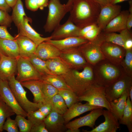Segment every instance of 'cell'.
<instances>
[{
  "mask_svg": "<svg viewBox=\"0 0 132 132\" xmlns=\"http://www.w3.org/2000/svg\"><path fill=\"white\" fill-rule=\"evenodd\" d=\"M120 65L125 73L132 77V49L126 50L124 57Z\"/></svg>",
  "mask_w": 132,
  "mask_h": 132,
  "instance_id": "cell-37",
  "label": "cell"
},
{
  "mask_svg": "<svg viewBox=\"0 0 132 132\" xmlns=\"http://www.w3.org/2000/svg\"><path fill=\"white\" fill-rule=\"evenodd\" d=\"M25 6L28 10L32 11H37L39 8L43 10L47 6L49 0H24Z\"/></svg>",
  "mask_w": 132,
  "mask_h": 132,
  "instance_id": "cell-39",
  "label": "cell"
},
{
  "mask_svg": "<svg viewBox=\"0 0 132 132\" xmlns=\"http://www.w3.org/2000/svg\"><path fill=\"white\" fill-rule=\"evenodd\" d=\"M119 122L120 124L126 125L129 132H132V103L129 96L127 98L122 117Z\"/></svg>",
  "mask_w": 132,
  "mask_h": 132,
  "instance_id": "cell-32",
  "label": "cell"
},
{
  "mask_svg": "<svg viewBox=\"0 0 132 132\" xmlns=\"http://www.w3.org/2000/svg\"><path fill=\"white\" fill-rule=\"evenodd\" d=\"M7 28L5 26H0V38L14 40L15 37L9 33Z\"/></svg>",
  "mask_w": 132,
  "mask_h": 132,
  "instance_id": "cell-46",
  "label": "cell"
},
{
  "mask_svg": "<svg viewBox=\"0 0 132 132\" xmlns=\"http://www.w3.org/2000/svg\"><path fill=\"white\" fill-rule=\"evenodd\" d=\"M73 0H68L66 3L65 4L67 8L70 11Z\"/></svg>",
  "mask_w": 132,
  "mask_h": 132,
  "instance_id": "cell-54",
  "label": "cell"
},
{
  "mask_svg": "<svg viewBox=\"0 0 132 132\" xmlns=\"http://www.w3.org/2000/svg\"><path fill=\"white\" fill-rule=\"evenodd\" d=\"M0 54L17 59L19 57V48L15 39L0 38Z\"/></svg>",
  "mask_w": 132,
  "mask_h": 132,
  "instance_id": "cell-25",
  "label": "cell"
},
{
  "mask_svg": "<svg viewBox=\"0 0 132 132\" xmlns=\"http://www.w3.org/2000/svg\"><path fill=\"white\" fill-rule=\"evenodd\" d=\"M15 120L19 132H30L33 124L29 120L26 119L24 117L20 114L16 115Z\"/></svg>",
  "mask_w": 132,
  "mask_h": 132,
  "instance_id": "cell-40",
  "label": "cell"
},
{
  "mask_svg": "<svg viewBox=\"0 0 132 132\" xmlns=\"http://www.w3.org/2000/svg\"><path fill=\"white\" fill-rule=\"evenodd\" d=\"M1 59V56L0 54V61Z\"/></svg>",
  "mask_w": 132,
  "mask_h": 132,
  "instance_id": "cell-57",
  "label": "cell"
},
{
  "mask_svg": "<svg viewBox=\"0 0 132 132\" xmlns=\"http://www.w3.org/2000/svg\"><path fill=\"white\" fill-rule=\"evenodd\" d=\"M98 25L96 23L88 25L81 29L79 33L80 37H83L84 34L91 29L96 27Z\"/></svg>",
  "mask_w": 132,
  "mask_h": 132,
  "instance_id": "cell-49",
  "label": "cell"
},
{
  "mask_svg": "<svg viewBox=\"0 0 132 132\" xmlns=\"http://www.w3.org/2000/svg\"><path fill=\"white\" fill-rule=\"evenodd\" d=\"M32 22V20L30 18L27 16H25L23 22L18 28V34L27 37L37 45L51 39L50 36L46 37H42L30 25L29 22Z\"/></svg>",
  "mask_w": 132,
  "mask_h": 132,
  "instance_id": "cell-16",
  "label": "cell"
},
{
  "mask_svg": "<svg viewBox=\"0 0 132 132\" xmlns=\"http://www.w3.org/2000/svg\"><path fill=\"white\" fill-rule=\"evenodd\" d=\"M41 80L44 82L52 85L58 89L71 90L61 76L48 74L42 76Z\"/></svg>",
  "mask_w": 132,
  "mask_h": 132,
  "instance_id": "cell-31",
  "label": "cell"
},
{
  "mask_svg": "<svg viewBox=\"0 0 132 132\" xmlns=\"http://www.w3.org/2000/svg\"><path fill=\"white\" fill-rule=\"evenodd\" d=\"M104 41L103 32H101L93 40L88 41L78 47L87 63L92 66L106 59L100 47Z\"/></svg>",
  "mask_w": 132,
  "mask_h": 132,
  "instance_id": "cell-4",
  "label": "cell"
},
{
  "mask_svg": "<svg viewBox=\"0 0 132 132\" xmlns=\"http://www.w3.org/2000/svg\"><path fill=\"white\" fill-rule=\"evenodd\" d=\"M103 108L100 106L91 105L88 102L82 104L78 102L68 108L63 116L66 124L73 118L85 112L96 109Z\"/></svg>",
  "mask_w": 132,
  "mask_h": 132,
  "instance_id": "cell-20",
  "label": "cell"
},
{
  "mask_svg": "<svg viewBox=\"0 0 132 132\" xmlns=\"http://www.w3.org/2000/svg\"><path fill=\"white\" fill-rule=\"evenodd\" d=\"M52 101V110L62 115L67 110L68 108L64 100L58 94L53 97Z\"/></svg>",
  "mask_w": 132,
  "mask_h": 132,
  "instance_id": "cell-34",
  "label": "cell"
},
{
  "mask_svg": "<svg viewBox=\"0 0 132 132\" xmlns=\"http://www.w3.org/2000/svg\"><path fill=\"white\" fill-rule=\"evenodd\" d=\"M78 99L79 102L87 101L91 105L100 106L111 110L110 103L105 95L104 87L95 84L78 97Z\"/></svg>",
  "mask_w": 132,
  "mask_h": 132,
  "instance_id": "cell-6",
  "label": "cell"
},
{
  "mask_svg": "<svg viewBox=\"0 0 132 132\" xmlns=\"http://www.w3.org/2000/svg\"><path fill=\"white\" fill-rule=\"evenodd\" d=\"M48 132H63L67 130L63 115L52 110L44 120Z\"/></svg>",
  "mask_w": 132,
  "mask_h": 132,
  "instance_id": "cell-19",
  "label": "cell"
},
{
  "mask_svg": "<svg viewBox=\"0 0 132 132\" xmlns=\"http://www.w3.org/2000/svg\"><path fill=\"white\" fill-rule=\"evenodd\" d=\"M39 104L38 109L45 117L47 116L52 110V103L51 102L45 103H38Z\"/></svg>",
  "mask_w": 132,
  "mask_h": 132,
  "instance_id": "cell-45",
  "label": "cell"
},
{
  "mask_svg": "<svg viewBox=\"0 0 132 132\" xmlns=\"http://www.w3.org/2000/svg\"><path fill=\"white\" fill-rule=\"evenodd\" d=\"M61 52L54 45L45 41L38 45L34 54L39 58L45 61L59 56Z\"/></svg>",
  "mask_w": 132,
  "mask_h": 132,
  "instance_id": "cell-24",
  "label": "cell"
},
{
  "mask_svg": "<svg viewBox=\"0 0 132 132\" xmlns=\"http://www.w3.org/2000/svg\"><path fill=\"white\" fill-rule=\"evenodd\" d=\"M42 91L45 102H48L51 101L53 97L58 94L59 89L52 85L43 81Z\"/></svg>",
  "mask_w": 132,
  "mask_h": 132,
  "instance_id": "cell-38",
  "label": "cell"
},
{
  "mask_svg": "<svg viewBox=\"0 0 132 132\" xmlns=\"http://www.w3.org/2000/svg\"><path fill=\"white\" fill-rule=\"evenodd\" d=\"M0 98L16 115H21L25 118L27 117L28 113L17 103L10 88L8 81L0 78Z\"/></svg>",
  "mask_w": 132,
  "mask_h": 132,
  "instance_id": "cell-11",
  "label": "cell"
},
{
  "mask_svg": "<svg viewBox=\"0 0 132 132\" xmlns=\"http://www.w3.org/2000/svg\"><path fill=\"white\" fill-rule=\"evenodd\" d=\"M105 59L112 64L120 65L125 54L126 50L118 45L111 43L103 42L100 46Z\"/></svg>",
  "mask_w": 132,
  "mask_h": 132,
  "instance_id": "cell-12",
  "label": "cell"
},
{
  "mask_svg": "<svg viewBox=\"0 0 132 132\" xmlns=\"http://www.w3.org/2000/svg\"><path fill=\"white\" fill-rule=\"evenodd\" d=\"M17 71L15 78L20 83L41 79L42 76L27 59L20 56L17 59Z\"/></svg>",
  "mask_w": 132,
  "mask_h": 132,
  "instance_id": "cell-10",
  "label": "cell"
},
{
  "mask_svg": "<svg viewBox=\"0 0 132 132\" xmlns=\"http://www.w3.org/2000/svg\"><path fill=\"white\" fill-rule=\"evenodd\" d=\"M30 132H48L44 121L33 125Z\"/></svg>",
  "mask_w": 132,
  "mask_h": 132,
  "instance_id": "cell-47",
  "label": "cell"
},
{
  "mask_svg": "<svg viewBox=\"0 0 132 132\" xmlns=\"http://www.w3.org/2000/svg\"><path fill=\"white\" fill-rule=\"evenodd\" d=\"M8 81L16 101L24 110L28 113L38 109L39 104L32 102L28 99L26 92L21 83L16 79L15 76L11 77Z\"/></svg>",
  "mask_w": 132,
  "mask_h": 132,
  "instance_id": "cell-8",
  "label": "cell"
},
{
  "mask_svg": "<svg viewBox=\"0 0 132 132\" xmlns=\"http://www.w3.org/2000/svg\"><path fill=\"white\" fill-rule=\"evenodd\" d=\"M47 6L48 14L44 29L46 32L50 33L60 24L61 20L69 11L65 4L60 0H49Z\"/></svg>",
  "mask_w": 132,
  "mask_h": 132,
  "instance_id": "cell-5",
  "label": "cell"
},
{
  "mask_svg": "<svg viewBox=\"0 0 132 132\" xmlns=\"http://www.w3.org/2000/svg\"><path fill=\"white\" fill-rule=\"evenodd\" d=\"M102 115L105 121L90 131L83 130L86 132H116L120 128V123L117 118L111 111L103 110Z\"/></svg>",
  "mask_w": 132,
  "mask_h": 132,
  "instance_id": "cell-17",
  "label": "cell"
},
{
  "mask_svg": "<svg viewBox=\"0 0 132 132\" xmlns=\"http://www.w3.org/2000/svg\"><path fill=\"white\" fill-rule=\"evenodd\" d=\"M15 114L12 109L0 98V132L3 131V126L7 118Z\"/></svg>",
  "mask_w": 132,
  "mask_h": 132,
  "instance_id": "cell-36",
  "label": "cell"
},
{
  "mask_svg": "<svg viewBox=\"0 0 132 132\" xmlns=\"http://www.w3.org/2000/svg\"><path fill=\"white\" fill-rule=\"evenodd\" d=\"M101 6L111 4L112 0H95Z\"/></svg>",
  "mask_w": 132,
  "mask_h": 132,
  "instance_id": "cell-52",
  "label": "cell"
},
{
  "mask_svg": "<svg viewBox=\"0 0 132 132\" xmlns=\"http://www.w3.org/2000/svg\"><path fill=\"white\" fill-rule=\"evenodd\" d=\"M123 48L125 50L132 49V37L126 40Z\"/></svg>",
  "mask_w": 132,
  "mask_h": 132,
  "instance_id": "cell-51",
  "label": "cell"
},
{
  "mask_svg": "<svg viewBox=\"0 0 132 132\" xmlns=\"http://www.w3.org/2000/svg\"><path fill=\"white\" fill-rule=\"evenodd\" d=\"M27 119L33 125H36L44 121L45 117L38 109L28 113Z\"/></svg>",
  "mask_w": 132,
  "mask_h": 132,
  "instance_id": "cell-41",
  "label": "cell"
},
{
  "mask_svg": "<svg viewBox=\"0 0 132 132\" xmlns=\"http://www.w3.org/2000/svg\"><path fill=\"white\" fill-rule=\"evenodd\" d=\"M82 69L81 71L70 69L66 74L61 76L69 88L78 97L96 84L93 66L88 63Z\"/></svg>",
  "mask_w": 132,
  "mask_h": 132,
  "instance_id": "cell-2",
  "label": "cell"
},
{
  "mask_svg": "<svg viewBox=\"0 0 132 132\" xmlns=\"http://www.w3.org/2000/svg\"><path fill=\"white\" fill-rule=\"evenodd\" d=\"M88 41L81 37L73 36L58 40L51 39L45 42L52 44L61 51H62L77 48Z\"/></svg>",
  "mask_w": 132,
  "mask_h": 132,
  "instance_id": "cell-18",
  "label": "cell"
},
{
  "mask_svg": "<svg viewBox=\"0 0 132 132\" xmlns=\"http://www.w3.org/2000/svg\"><path fill=\"white\" fill-rule=\"evenodd\" d=\"M12 22L11 16L8 12L0 9V25L7 27H9Z\"/></svg>",
  "mask_w": 132,
  "mask_h": 132,
  "instance_id": "cell-43",
  "label": "cell"
},
{
  "mask_svg": "<svg viewBox=\"0 0 132 132\" xmlns=\"http://www.w3.org/2000/svg\"><path fill=\"white\" fill-rule=\"evenodd\" d=\"M103 108H97L93 109L89 114L69 121L65 124L67 129L66 132H79V128L84 126H88L92 129L94 128L95 122L98 118L102 115Z\"/></svg>",
  "mask_w": 132,
  "mask_h": 132,
  "instance_id": "cell-9",
  "label": "cell"
},
{
  "mask_svg": "<svg viewBox=\"0 0 132 132\" xmlns=\"http://www.w3.org/2000/svg\"><path fill=\"white\" fill-rule=\"evenodd\" d=\"M102 30L100 27L97 26L87 32L82 37L89 41H92L97 37Z\"/></svg>",
  "mask_w": 132,
  "mask_h": 132,
  "instance_id": "cell-44",
  "label": "cell"
},
{
  "mask_svg": "<svg viewBox=\"0 0 132 132\" xmlns=\"http://www.w3.org/2000/svg\"><path fill=\"white\" fill-rule=\"evenodd\" d=\"M129 9L128 10L129 14L127 18L126 23V28L130 30L132 27V1L130 0L129 2Z\"/></svg>",
  "mask_w": 132,
  "mask_h": 132,
  "instance_id": "cell-48",
  "label": "cell"
},
{
  "mask_svg": "<svg viewBox=\"0 0 132 132\" xmlns=\"http://www.w3.org/2000/svg\"><path fill=\"white\" fill-rule=\"evenodd\" d=\"M129 14L128 10L121 11L118 15L107 24L103 30L104 32H120L126 29V21Z\"/></svg>",
  "mask_w": 132,
  "mask_h": 132,
  "instance_id": "cell-23",
  "label": "cell"
},
{
  "mask_svg": "<svg viewBox=\"0 0 132 132\" xmlns=\"http://www.w3.org/2000/svg\"><path fill=\"white\" fill-rule=\"evenodd\" d=\"M117 33L115 32H103L104 41L110 42L123 47L125 43L128 39L132 37V34L126 28Z\"/></svg>",
  "mask_w": 132,
  "mask_h": 132,
  "instance_id": "cell-28",
  "label": "cell"
},
{
  "mask_svg": "<svg viewBox=\"0 0 132 132\" xmlns=\"http://www.w3.org/2000/svg\"><path fill=\"white\" fill-rule=\"evenodd\" d=\"M2 129L8 132H19L18 128L15 120L8 117L3 125Z\"/></svg>",
  "mask_w": 132,
  "mask_h": 132,
  "instance_id": "cell-42",
  "label": "cell"
},
{
  "mask_svg": "<svg viewBox=\"0 0 132 132\" xmlns=\"http://www.w3.org/2000/svg\"><path fill=\"white\" fill-rule=\"evenodd\" d=\"M128 96V93L126 92L120 97L109 102L111 108V111L119 121L122 117Z\"/></svg>",
  "mask_w": 132,
  "mask_h": 132,
  "instance_id": "cell-29",
  "label": "cell"
},
{
  "mask_svg": "<svg viewBox=\"0 0 132 132\" xmlns=\"http://www.w3.org/2000/svg\"><path fill=\"white\" fill-rule=\"evenodd\" d=\"M0 9L7 12L11 10V8L8 5L6 0H0Z\"/></svg>",
  "mask_w": 132,
  "mask_h": 132,
  "instance_id": "cell-50",
  "label": "cell"
},
{
  "mask_svg": "<svg viewBox=\"0 0 132 132\" xmlns=\"http://www.w3.org/2000/svg\"><path fill=\"white\" fill-rule=\"evenodd\" d=\"M59 57L71 69L83 68L88 63L78 47L61 51Z\"/></svg>",
  "mask_w": 132,
  "mask_h": 132,
  "instance_id": "cell-13",
  "label": "cell"
},
{
  "mask_svg": "<svg viewBox=\"0 0 132 132\" xmlns=\"http://www.w3.org/2000/svg\"><path fill=\"white\" fill-rule=\"evenodd\" d=\"M1 55L0 78L8 81L17 71V59Z\"/></svg>",
  "mask_w": 132,
  "mask_h": 132,
  "instance_id": "cell-21",
  "label": "cell"
},
{
  "mask_svg": "<svg viewBox=\"0 0 132 132\" xmlns=\"http://www.w3.org/2000/svg\"><path fill=\"white\" fill-rule=\"evenodd\" d=\"M9 6L12 8L16 3L17 0H6Z\"/></svg>",
  "mask_w": 132,
  "mask_h": 132,
  "instance_id": "cell-53",
  "label": "cell"
},
{
  "mask_svg": "<svg viewBox=\"0 0 132 132\" xmlns=\"http://www.w3.org/2000/svg\"><path fill=\"white\" fill-rule=\"evenodd\" d=\"M15 39L19 47L20 57L28 59L35 53L38 45L30 39L18 34Z\"/></svg>",
  "mask_w": 132,
  "mask_h": 132,
  "instance_id": "cell-22",
  "label": "cell"
},
{
  "mask_svg": "<svg viewBox=\"0 0 132 132\" xmlns=\"http://www.w3.org/2000/svg\"><path fill=\"white\" fill-rule=\"evenodd\" d=\"M127 0H112L111 4H116L118 3H120Z\"/></svg>",
  "mask_w": 132,
  "mask_h": 132,
  "instance_id": "cell-55",
  "label": "cell"
},
{
  "mask_svg": "<svg viewBox=\"0 0 132 132\" xmlns=\"http://www.w3.org/2000/svg\"><path fill=\"white\" fill-rule=\"evenodd\" d=\"M101 7L95 0H73L68 19L81 29L97 24Z\"/></svg>",
  "mask_w": 132,
  "mask_h": 132,
  "instance_id": "cell-1",
  "label": "cell"
},
{
  "mask_svg": "<svg viewBox=\"0 0 132 132\" xmlns=\"http://www.w3.org/2000/svg\"><path fill=\"white\" fill-rule=\"evenodd\" d=\"M128 94L131 102L132 103V86L130 88L128 91Z\"/></svg>",
  "mask_w": 132,
  "mask_h": 132,
  "instance_id": "cell-56",
  "label": "cell"
},
{
  "mask_svg": "<svg viewBox=\"0 0 132 132\" xmlns=\"http://www.w3.org/2000/svg\"><path fill=\"white\" fill-rule=\"evenodd\" d=\"M132 86V77L124 72L115 81L105 87L106 99L109 102L118 98L125 93L128 92Z\"/></svg>",
  "mask_w": 132,
  "mask_h": 132,
  "instance_id": "cell-7",
  "label": "cell"
},
{
  "mask_svg": "<svg viewBox=\"0 0 132 132\" xmlns=\"http://www.w3.org/2000/svg\"><path fill=\"white\" fill-rule=\"evenodd\" d=\"M58 94L64 100L68 108L74 103L79 102L78 97L71 90L63 89H59Z\"/></svg>",
  "mask_w": 132,
  "mask_h": 132,
  "instance_id": "cell-35",
  "label": "cell"
},
{
  "mask_svg": "<svg viewBox=\"0 0 132 132\" xmlns=\"http://www.w3.org/2000/svg\"><path fill=\"white\" fill-rule=\"evenodd\" d=\"M121 9V6L117 4L101 6L97 21L98 25L103 30L107 24L119 14Z\"/></svg>",
  "mask_w": 132,
  "mask_h": 132,
  "instance_id": "cell-15",
  "label": "cell"
},
{
  "mask_svg": "<svg viewBox=\"0 0 132 132\" xmlns=\"http://www.w3.org/2000/svg\"><path fill=\"white\" fill-rule=\"evenodd\" d=\"M47 66L51 74L61 76L71 69L59 57L45 61Z\"/></svg>",
  "mask_w": 132,
  "mask_h": 132,
  "instance_id": "cell-27",
  "label": "cell"
},
{
  "mask_svg": "<svg viewBox=\"0 0 132 132\" xmlns=\"http://www.w3.org/2000/svg\"><path fill=\"white\" fill-rule=\"evenodd\" d=\"M27 59L41 76L51 74L45 61L39 58L35 54L32 55Z\"/></svg>",
  "mask_w": 132,
  "mask_h": 132,
  "instance_id": "cell-33",
  "label": "cell"
},
{
  "mask_svg": "<svg viewBox=\"0 0 132 132\" xmlns=\"http://www.w3.org/2000/svg\"><path fill=\"white\" fill-rule=\"evenodd\" d=\"M21 83L23 87L29 89L33 94L34 97L33 102L38 104L45 102L42 91L43 81L42 80H32Z\"/></svg>",
  "mask_w": 132,
  "mask_h": 132,
  "instance_id": "cell-26",
  "label": "cell"
},
{
  "mask_svg": "<svg viewBox=\"0 0 132 132\" xmlns=\"http://www.w3.org/2000/svg\"><path fill=\"white\" fill-rule=\"evenodd\" d=\"M93 67L96 84L104 87L114 82L124 72L121 65H114L106 59Z\"/></svg>",
  "mask_w": 132,
  "mask_h": 132,
  "instance_id": "cell-3",
  "label": "cell"
},
{
  "mask_svg": "<svg viewBox=\"0 0 132 132\" xmlns=\"http://www.w3.org/2000/svg\"><path fill=\"white\" fill-rule=\"evenodd\" d=\"M12 8V11L11 16L12 21L18 28L23 22L24 17L26 16L22 0H17Z\"/></svg>",
  "mask_w": 132,
  "mask_h": 132,
  "instance_id": "cell-30",
  "label": "cell"
},
{
  "mask_svg": "<svg viewBox=\"0 0 132 132\" xmlns=\"http://www.w3.org/2000/svg\"><path fill=\"white\" fill-rule=\"evenodd\" d=\"M81 29L68 19L64 23L58 26L53 31L50 36L51 39L54 40L70 37H80L79 33Z\"/></svg>",
  "mask_w": 132,
  "mask_h": 132,
  "instance_id": "cell-14",
  "label": "cell"
}]
</instances>
